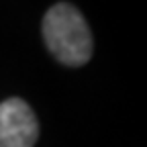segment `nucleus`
<instances>
[{"mask_svg":"<svg viewBox=\"0 0 147 147\" xmlns=\"http://www.w3.org/2000/svg\"><path fill=\"white\" fill-rule=\"evenodd\" d=\"M43 37L53 57L65 65L78 67L92 57V35L86 18L67 2H59L47 10Z\"/></svg>","mask_w":147,"mask_h":147,"instance_id":"nucleus-1","label":"nucleus"},{"mask_svg":"<svg viewBox=\"0 0 147 147\" xmlns=\"http://www.w3.org/2000/svg\"><path fill=\"white\" fill-rule=\"evenodd\" d=\"M37 137L39 123L25 100L0 102V147H35Z\"/></svg>","mask_w":147,"mask_h":147,"instance_id":"nucleus-2","label":"nucleus"}]
</instances>
